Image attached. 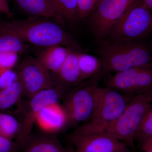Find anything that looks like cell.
Wrapping results in <instances>:
<instances>
[{
    "instance_id": "cell-1",
    "label": "cell",
    "mask_w": 152,
    "mask_h": 152,
    "mask_svg": "<svg viewBox=\"0 0 152 152\" xmlns=\"http://www.w3.org/2000/svg\"><path fill=\"white\" fill-rule=\"evenodd\" d=\"M0 24L26 43L45 48L62 45L75 49L77 44L60 25L49 19L0 20Z\"/></svg>"
},
{
    "instance_id": "cell-2",
    "label": "cell",
    "mask_w": 152,
    "mask_h": 152,
    "mask_svg": "<svg viewBox=\"0 0 152 152\" xmlns=\"http://www.w3.org/2000/svg\"><path fill=\"white\" fill-rule=\"evenodd\" d=\"M133 96L108 87H98L95 92L92 113L88 122L79 126L71 135L104 132L122 113Z\"/></svg>"
},
{
    "instance_id": "cell-3",
    "label": "cell",
    "mask_w": 152,
    "mask_h": 152,
    "mask_svg": "<svg viewBox=\"0 0 152 152\" xmlns=\"http://www.w3.org/2000/svg\"><path fill=\"white\" fill-rule=\"evenodd\" d=\"M99 53L103 74L116 73L152 64L149 50L135 40L106 41Z\"/></svg>"
},
{
    "instance_id": "cell-4",
    "label": "cell",
    "mask_w": 152,
    "mask_h": 152,
    "mask_svg": "<svg viewBox=\"0 0 152 152\" xmlns=\"http://www.w3.org/2000/svg\"><path fill=\"white\" fill-rule=\"evenodd\" d=\"M152 103V91L133 96L124 110L106 133L132 146L145 115Z\"/></svg>"
},
{
    "instance_id": "cell-5",
    "label": "cell",
    "mask_w": 152,
    "mask_h": 152,
    "mask_svg": "<svg viewBox=\"0 0 152 152\" xmlns=\"http://www.w3.org/2000/svg\"><path fill=\"white\" fill-rule=\"evenodd\" d=\"M152 32V11L136 0L110 29L109 41L136 40Z\"/></svg>"
},
{
    "instance_id": "cell-6",
    "label": "cell",
    "mask_w": 152,
    "mask_h": 152,
    "mask_svg": "<svg viewBox=\"0 0 152 152\" xmlns=\"http://www.w3.org/2000/svg\"><path fill=\"white\" fill-rule=\"evenodd\" d=\"M101 77L92 78L66 96L63 104L66 117V129L88 121L92 113L96 89Z\"/></svg>"
},
{
    "instance_id": "cell-7",
    "label": "cell",
    "mask_w": 152,
    "mask_h": 152,
    "mask_svg": "<svg viewBox=\"0 0 152 152\" xmlns=\"http://www.w3.org/2000/svg\"><path fill=\"white\" fill-rule=\"evenodd\" d=\"M66 90L57 84L37 93L28 99L22 112L20 129L17 137L19 145H25L29 139L34 125L42 109L50 104L58 102Z\"/></svg>"
},
{
    "instance_id": "cell-8",
    "label": "cell",
    "mask_w": 152,
    "mask_h": 152,
    "mask_svg": "<svg viewBox=\"0 0 152 152\" xmlns=\"http://www.w3.org/2000/svg\"><path fill=\"white\" fill-rule=\"evenodd\" d=\"M106 86L126 94L135 96L152 91V64L115 73Z\"/></svg>"
},
{
    "instance_id": "cell-9",
    "label": "cell",
    "mask_w": 152,
    "mask_h": 152,
    "mask_svg": "<svg viewBox=\"0 0 152 152\" xmlns=\"http://www.w3.org/2000/svg\"><path fill=\"white\" fill-rule=\"evenodd\" d=\"M136 0H102L90 16V25L99 40L106 38L114 24Z\"/></svg>"
},
{
    "instance_id": "cell-10",
    "label": "cell",
    "mask_w": 152,
    "mask_h": 152,
    "mask_svg": "<svg viewBox=\"0 0 152 152\" xmlns=\"http://www.w3.org/2000/svg\"><path fill=\"white\" fill-rule=\"evenodd\" d=\"M25 95L28 99L37 93L55 86L50 71L37 59L31 57L23 60L16 71Z\"/></svg>"
},
{
    "instance_id": "cell-11",
    "label": "cell",
    "mask_w": 152,
    "mask_h": 152,
    "mask_svg": "<svg viewBox=\"0 0 152 152\" xmlns=\"http://www.w3.org/2000/svg\"><path fill=\"white\" fill-rule=\"evenodd\" d=\"M70 139L75 146L76 152H122L128 146L105 132L71 135Z\"/></svg>"
},
{
    "instance_id": "cell-12",
    "label": "cell",
    "mask_w": 152,
    "mask_h": 152,
    "mask_svg": "<svg viewBox=\"0 0 152 152\" xmlns=\"http://www.w3.org/2000/svg\"><path fill=\"white\" fill-rule=\"evenodd\" d=\"M36 123L45 132L54 134L66 129V117L62 106L55 103L42 109Z\"/></svg>"
},
{
    "instance_id": "cell-13",
    "label": "cell",
    "mask_w": 152,
    "mask_h": 152,
    "mask_svg": "<svg viewBox=\"0 0 152 152\" xmlns=\"http://www.w3.org/2000/svg\"><path fill=\"white\" fill-rule=\"evenodd\" d=\"M79 52L72 49L65 62L56 74L58 83L67 89L80 84L83 81L78 64Z\"/></svg>"
},
{
    "instance_id": "cell-14",
    "label": "cell",
    "mask_w": 152,
    "mask_h": 152,
    "mask_svg": "<svg viewBox=\"0 0 152 152\" xmlns=\"http://www.w3.org/2000/svg\"><path fill=\"white\" fill-rule=\"evenodd\" d=\"M72 49L62 45L48 47L41 52L37 58L48 70L57 74L65 62Z\"/></svg>"
},
{
    "instance_id": "cell-15",
    "label": "cell",
    "mask_w": 152,
    "mask_h": 152,
    "mask_svg": "<svg viewBox=\"0 0 152 152\" xmlns=\"http://www.w3.org/2000/svg\"><path fill=\"white\" fill-rule=\"evenodd\" d=\"M18 7L26 13L35 17L64 21L56 13L50 0H15Z\"/></svg>"
},
{
    "instance_id": "cell-16",
    "label": "cell",
    "mask_w": 152,
    "mask_h": 152,
    "mask_svg": "<svg viewBox=\"0 0 152 152\" xmlns=\"http://www.w3.org/2000/svg\"><path fill=\"white\" fill-rule=\"evenodd\" d=\"M24 152H76L65 148L56 137L42 136L28 140Z\"/></svg>"
},
{
    "instance_id": "cell-17",
    "label": "cell",
    "mask_w": 152,
    "mask_h": 152,
    "mask_svg": "<svg viewBox=\"0 0 152 152\" xmlns=\"http://www.w3.org/2000/svg\"><path fill=\"white\" fill-rule=\"evenodd\" d=\"M78 64L83 81L103 74L101 60L95 56L79 53Z\"/></svg>"
},
{
    "instance_id": "cell-18",
    "label": "cell",
    "mask_w": 152,
    "mask_h": 152,
    "mask_svg": "<svg viewBox=\"0 0 152 152\" xmlns=\"http://www.w3.org/2000/svg\"><path fill=\"white\" fill-rule=\"evenodd\" d=\"M24 95V89L18 78L15 81L0 91V110H5L15 105Z\"/></svg>"
},
{
    "instance_id": "cell-19",
    "label": "cell",
    "mask_w": 152,
    "mask_h": 152,
    "mask_svg": "<svg viewBox=\"0 0 152 152\" xmlns=\"http://www.w3.org/2000/svg\"><path fill=\"white\" fill-rule=\"evenodd\" d=\"M28 48L26 42L0 24V53L14 52L21 54Z\"/></svg>"
},
{
    "instance_id": "cell-20",
    "label": "cell",
    "mask_w": 152,
    "mask_h": 152,
    "mask_svg": "<svg viewBox=\"0 0 152 152\" xmlns=\"http://www.w3.org/2000/svg\"><path fill=\"white\" fill-rule=\"evenodd\" d=\"M55 11L63 20L76 23L80 20L78 0H50Z\"/></svg>"
},
{
    "instance_id": "cell-21",
    "label": "cell",
    "mask_w": 152,
    "mask_h": 152,
    "mask_svg": "<svg viewBox=\"0 0 152 152\" xmlns=\"http://www.w3.org/2000/svg\"><path fill=\"white\" fill-rule=\"evenodd\" d=\"M20 123L12 115L0 112V135L12 140L18 137Z\"/></svg>"
},
{
    "instance_id": "cell-22",
    "label": "cell",
    "mask_w": 152,
    "mask_h": 152,
    "mask_svg": "<svg viewBox=\"0 0 152 152\" xmlns=\"http://www.w3.org/2000/svg\"><path fill=\"white\" fill-rule=\"evenodd\" d=\"M152 137V103L143 119L136 138Z\"/></svg>"
},
{
    "instance_id": "cell-23",
    "label": "cell",
    "mask_w": 152,
    "mask_h": 152,
    "mask_svg": "<svg viewBox=\"0 0 152 152\" xmlns=\"http://www.w3.org/2000/svg\"><path fill=\"white\" fill-rule=\"evenodd\" d=\"M102 0H78L79 18L83 20L89 17Z\"/></svg>"
},
{
    "instance_id": "cell-24",
    "label": "cell",
    "mask_w": 152,
    "mask_h": 152,
    "mask_svg": "<svg viewBox=\"0 0 152 152\" xmlns=\"http://www.w3.org/2000/svg\"><path fill=\"white\" fill-rule=\"evenodd\" d=\"M18 55L14 52L0 53V68L13 69L18 64Z\"/></svg>"
},
{
    "instance_id": "cell-25",
    "label": "cell",
    "mask_w": 152,
    "mask_h": 152,
    "mask_svg": "<svg viewBox=\"0 0 152 152\" xmlns=\"http://www.w3.org/2000/svg\"><path fill=\"white\" fill-rule=\"evenodd\" d=\"M16 71L13 69L0 68V91L18 80Z\"/></svg>"
},
{
    "instance_id": "cell-26",
    "label": "cell",
    "mask_w": 152,
    "mask_h": 152,
    "mask_svg": "<svg viewBox=\"0 0 152 152\" xmlns=\"http://www.w3.org/2000/svg\"><path fill=\"white\" fill-rule=\"evenodd\" d=\"M15 148L12 140L0 135V152H12Z\"/></svg>"
},
{
    "instance_id": "cell-27",
    "label": "cell",
    "mask_w": 152,
    "mask_h": 152,
    "mask_svg": "<svg viewBox=\"0 0 152 152\" xmlns=\"http://www.w3.org/2000/svg\"><path fill=\"white\" fill-rule=\"evenodd\" d=\"M138 140L140 143V152H152V137Z\"/></svg>"
},
{
    "instance_id": "cell-28",
    "label": "cell",
    "mask_w": 152,
    "mask_h": 152,
    "mask_svg": "<svg viewBox=\"0 0 152 152\" xmlns=\"http://www.w3.org/2000/svg\"><path fill=\"white\" fill-rule=\"evenodd\" d=\"M0 14H3L10 18H12L13 14L10 9L8 0H0Z\"/></svg>"
},
{
    "instance_id": "cell-29",
    "label": "cell",
    "mask_w": 152,
    "mask_h": 152,
    "mask_svg": "<svg viewBox=\"0 0 152 152\" xmlns=\"http://www.w3.org/2000/svg\"><path fill=\"white\" fill-rule=\"evenodd\" d=\"M141 1L145 7L152 11V0H141Z\"/></svg>"
},
{
    "instance_id": "cell-30",
    "label": "cell",
    "mask_w": 152,
    "mask_h": 152,
    "mask_svg": "<svg viewBox=\"0 0 152 152\" xmlns=\"http://www.w3.org/2000/svg\"><path fill=\"white\" fill-rule=\"evenodd\" d=\"M122 152H132L131 151H130L129 150V149L128 148H127L126 149V150H125L124 151H123Z\"/></svg>"
}]
</instances>
